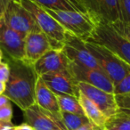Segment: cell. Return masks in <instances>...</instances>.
<instances>
[{"label":"cell","instance_id":"obj_1","mask_svg":"<svg viewBox=\"0 0 130 130\" xmlns=\"http://www.w3.org/2000/svg\"><path fill=\"white\" fill-rule=\"evenodd\" d=\"M6 61L10 67V75L4 95L23 111L36 103L35 87L38 76L33 65L8 58Z\"/></svg>","mask_w":130,"mask_h":130},{"label":"cell","instance_id":"obj_2","mask_svg":"<svg viewBox=\"0 0 130 130\" xmlns=\"http://www.w3.org/2000/svg\"><path fill=\"white\" fill-rule=\"evenodd\" d=\"M20 3L36 22L38 29L52 41L53 49H61L66 40L67 31L42 6L31 0H20Z\"/></svg>","mask_w":130,"mask_h":130},{"label":"cell","instance_id":"obj_3","mask_svg":"<svg viewBox=\"0 0 130 130\" xmlns=\"http://www.w3.org/2000/svg\"><path fill=\"white\" fill-rule=\"evenodd\" d=\"M44 9L54 17L68 33L82 40H86L91 37L97 24V22L89 13L47 8Z\"/></svg>","mask_w":130,"mask_h":130},{"label":"cell","instance_id":"obj_4","mask_svg":"<svg viewBox=\"0 0 130 130\" xmlns=\"http://www.w3.org/2000/svg\"><path fill=\"white\" fill-rule=\"evenodd\" d=\"M84 41L103 45L130 67V42L119 35L110 24L98 22L91 37Z\"/></svg>","mask_w":130,"mask_h":130},{"label":"cell","instance_id":"obj_5","mask_svg":"<svg viewBox=\"0 0 130 130\" xmlns=\"http://www.w3.org/2000/svg\"><path fill=\"white\" fill-rule=\"evenodd\" d=\"M85 45L95 58L102 71L110 78L113 85H116L130 72L129 66L105 46L89 41H85Z\"/></svg>","mask_w":130,"mask_h":130},{"label":"cell","instance_id":"obj_6","mask_svg":"<svg viewBox=\"0 0 130 130\" xmlns=\"http://www.w3.org/2000/svg\"><path fill=\"white\" fill-rule=\"evenodd\" d=\"M3 18L8 27L25 37L31 31L39 29L32 15L15 0H7Z\"/></svg>","mask_w":130,"mask_h":130},{"label":"cell","instance_id":"obj_7","mask_svg":"<svg viewBox=\"0 0 130 130\" xmlns=\"http://www.w3.org/2000/svg\"><path fill=\"white\" fill-rule=\"evenodd\" d=\"M98 22L111 24L120 21L119 0H76Z\"/></svg>","mask_w":130,"mask_h":130},{"label":"cell","instance_id":"obj_8","mask_svg":"<svg viewBox=\"0 0 130 130\" xmlns=\"http://www.w3.org/2000/svg\"><path fill=\"white\" fill-rule=\"evenodd\" d=\"M61 50L71 62L102 71L95 58L86 47L84 40L67 33L66 40Z\"/></svg>","mask_w":130,"mask_h":130},{"label":"cell","instance_id":"obj_9","mask_svg":"<svg viewBox=\"0 0 130 130\" xmlns=\"http://www.w3.org/2000/svg\"><path fill=\"white\" fill-rule=\"evenodd\" d=\"M41 79L54 94H66L78 98L79 96L78 82L70 70L54 71L40 76Z\"/></svg>","mask_w":130,"mask_h":130},{"label":"cell","instance_id":"obj_10","mask_svg":"<svg viewBox=\"0 0 130 130\" xmlns=\"http://www.w3.org/2000/svg\"><path fill=\"white\" fill-rule=\"evenodd\" d=\"M25 36L12 29L4 18L0 19V49L8 59L23 61Z\"/></svg>","mask_w":130,"mask_h":130},{"label":"cell","instance_id":"obj_11","mask_svg":"<svg viewBox=\"0 0 130 130\" xmlns=\"http://www.w3.org/2000/svg\"><path fill=\"white\" fill-rule=\"evenodd\" d=\"M78 86L80 94L93 102L107 119H110L119 113V108L114 94L107 93L83 82H78Z\"/></svg>","mask_w":130,"mask_h":130},{"label":"cell","instance_id":"obj_12","mask_svg":"<svg viewBox=\"0 0 130 130\" xmlns=\"http://www.w3.org/2000/svg\"><path fill=\"white\" fill-rule=\"evenodd\" d=\"M71 73L78 82H83L94 87L113 94L114 85L108 76L101 70L87 68L71 62L69 68Z\"/></svg>","mask_w":130,"mask_h":130},{"label":"cell","instance_id":"obj_13","mask_svg":"<svg viewBox=\"0 0 130 130\" xmlns=\"http://www.w3.org/2000/svg\"><path fill=\"white\" fill-rule=\"evenodd\" d=\"M23 117L25 123L34 130H65L61 120L36 103L23 110Z\"/></svg>","mask_w":130,"mask_h":130},{"label":"cell","instance_id":"obj_14","mask_svg":"<svg viewBox=\"0 0 130 130\" xmlns=\"http://www.w3.org/2000/svg\"><path fill=\"white\" fill-rule=\"evenodd\" d=\"M53 49L52 41L40 29L29 32L25 37L23 61L33 65L41 56Z\"/></svg>","mask_w":130,"mask_h":130},{"label":"cell","instance_id":"obj_15","mask_svg":"<svg viewBox=\"0 0 130 130\" xmlns=\"http://www.w3.org/2000/svg\"><path fill=\"white\" fill-rule=\"evenodd\" d=\"M71 61L61 49H51L33 64L35 72L38 77L59 71L69 70Z\"/></svg>","mask_w":130,"mask_h":130},{"label":"cell","instance_id":"obj_16","mask_svg":"<svg viewBox=\"0 0 130 130\" xmlns=\"http://www.w3.org/2000/svg\"><path fill=\"white\" fill-rule=\"evenodd\" d=\"M35 101L36 104L40 108L50 112L52 115L61 120V110L56 95L45 86L40 77L38 78L35 87Z\"/></svg>","mask_w":130,"mask_h":130},{"label":"cell","instance_id":"obj_17","mask_svg":"<svg viewBox=\"0 0 130 130\" xmlns=\"http://www.w3.org/2000/svg\"><path fill=\"white\" fill-rule=\"evenodd\" d=\"M78 102L82 107L84 115L88 119V120L92 124L103 129L108 119L103 115V112L98 109V107L82 94H79Z\"/></svg>","mask_w":130,"mask_h":130},{"label":"cell","instance_id":"obj_18","mask_svg":"<svg viewBox=\"0 0 130 130\" xmlns=\"http://www.w3.org/2000/svg\"><path fill=\"white\" fill-rule=\"evenodd\" d=\"M44 8L61 11H76L88 13L76 0H31Z\"/></svg>","mask_w":130,"mask_h":130},{"label":"cell","instance_id":"obj_19","mask_svg":"<svg viewBox=\"0 0 130 130\" xmlns=\"http://www.w3.org/2000/svg\"><path fill=\"white\" fill-rule=\"evenodd\" d=\"M56 98H57L61 111L78 114V115H84V111L78 98L74 96L66 95V94H57Z\"/></svg>","mask_w":130,"mask_h":130},{"label":"cell","instance_id":"obj_20","mask_svg":"<svg viewBox=\"0 0 130 130\" xmlns=\"http://www.w3.org/2000/svg\"><path fill=\"white\" fill-rule=\"evenodd\" d=\"M61 119L65 130H77L90 121L85 115L61 111Z\"/></svg>","mask_w":130,"mask_h":130},{"label":"cell","instance_id":"obj_21","mask_svg":"<svg viewBox=\"0 0 130 130\" xmlns=\"http://www.w3.org/2000/svg\"><path fill=\"white\" fill-rule=\"evenodd\" d=\"M102 130H130V115L119 112L107 119Z\"/></svg>","mask_w":130,"mask_h":130},{"label":"cell","instance_id":"obj_22","mask_svg":"<svg viewBox=\"0 0 130 130\" xmlns=\"http://www.w3.org/2000/svg\"><path fill=\"white\" fill-rule=\"evenodd\" d=\"M119 112L130 115V93L115 95Z\"/></svg>","mask_w":130,"mask_h":130},{"label":"cell","instance_id":"obj_23","mask_svg":"<svg viewBox=\"0 0 130 130\" xmlns=\"http://www.w3.org/2000/svg\"><path fill=\"white\" fill-rule=\"evenodd\" d=\"M130 93V72H128L119 82L114 85L113 94L115 95Z\"/></svg>","mask_w":130,"mask_h":130},{"label":"cell","instance_id":"obj_24","mask_svg":"<svg viewBox=\"0 0 130 130\" xmlns=\"http://www.w3.org/2000/svg\"><path fill=\"white\" fill-rule=\"evenodd\" d=\"M120 21L130 25V0H119Z\"/></svg>","mask_w":130,"mask_h":130},{"label":"cell","instance_id":"obj_25","mask_svg":"<svg viewBox=\"0 0 130 130\" xmlns=\"http://www.w3.org/2000/svg\"><path fill=\"white\" fill-rule=\"evenodd\" d=\"M119 35L125 38L126 39H127L128 41L130 42V25L126 23H124L121 21H119V22H116L114 23L110 24Z\"/></svg>","mask_w":130,"mask_h":130},{"label":"cell","instance_id":"obj_26","mask_svg":"<svg viewBox=\"0 0 130 130\" xmlns=\"http://www.w3.org/2000/svg\"><path fill=\"white\" fill-rule=\"evenodd\" d=\"M13 108L11 103L0 107V123H12Z\"/></svg>","mask_w":130,"mask_h":130},{"label":"cell","instance_id":"obj_27","mask_svg":"<svg viewBox=\"0 0 130 130\" xmlns=\"http://www.w3.org/2000/svg\"><path fill=\"white\" fill-rule=\"evenodd\" d=\"M10 67L7 61H0V81L6 83L9 78Z\"/></svg>","mask_w":130,"mask_h":130},{"label":"cell","instance_id":"obj_28","mask_svg":"<svg viewBox=\"0 0 130 130\" xmlns=\"http://www.w3.org/2000/svg\"><path fill=\"white\" fill-rule=\"evenodd\" d=\"M77 130H102V129L100 127H98V126H96L95 125L89 122V123H87V124L84 125L83 126H81V127H79Z\"/></svg>","mask_w":130,"mask_h":130},{"label":"cell","instance_id":"obj_29","mask_svg":"<svg viewBox=\"0 0 130 130\" xmlns=\"http://www.w3.org/2000/svg\"><path fill=\"white\" fill-rule=\"evenodd\" d=\"M15 126L13 123H0V130H14Z\"/></svg>","mask_w":130,"mask_h":130},{"label":"cell","instance_id":"obj_30","mask_svg":"<svg viewBox=\"0 0 130 130\" xmlns=\"http://www.w3.org/2000/svg\"><path fill=\"white\" fill-rule=\"evenodd\" d=\"M16 130H34L29 125H28L27 123H22V124L16 126Z\"/></svg>","mask_w":130,"mask_h":130},{"label":"cell","instance_id":"obj_31","mask_svg":"<svg viewBox=\"0 0 130 130\" xmlns=\"http://www.w3.org/2000/svg\"><path fill=\"white\" fill-rule=\"evenodd\" d=\"M11 103V102L8 100L7 97H6V96L4 95V94H1L0 95V107L4 106V105L7 104V103Z\"/></svg>","mask_w":130,"mask_h":130},{"label":"cell","instance_id":"obj_32","mask_svg":"<svg viewBox=\"0 0 130 130\" xmlns=\"http://www.w3.org/2000/svg\"><path fill=\"white\" fill-rule=\"evenodd\" d=\"M7 0H0V14H3L6 6Z\"/></svg>","mask_w":130,"mask_h":130},{"label":"cell","instance_id":"obj_33","mask_svg":"<svg viewBox=\"0 0 130 130\" xmlns=\"http://www.w3.org/2000/svg\"><path fill=\"white\" fill-rule=\"evenodd\" d=\"M5 90H6V83L0 81V95L4 94Z\"/></svg>","mask_w":130,"mask_h":130},{"label":"cell","instance_id":"obj_34","mask_svg":"<svg viewBox=\"0 0 130 130\" xmlns=\"http://www.w3.org/2000/svg\"><path fill=\"white\" fill-rule=\"evenodd\" d=\"M3 59H4V53H3V51L0 49V61H2Z\"/></svg>","mask_w":130,"mask_h":130},{"label":"cell","instance_id":"obj_35","mask_svg":"<svg viewBox=\"0 0 130 130\" xmlns=\"http://www.w3.org/2000/svg\"><path fill=\"white\" fill-rule=\"evenodd\" d=\"M2 16H3V14H0V19L2 18Z\"/></svg>","mask_w":130,"mask_h":130},{"label":"cell","instance_id":"obj_36","mask_svg":"<svg viewBox=\"0 0 130 130\" xmlns=\"http://www.w3.org/2000/svg\"><path fill=\"white\" fill-rule=\"evenodd\" d=\"M15 1H17V2H20V0H15Z\"/></svg>","mask_w":130,"mask_h":130},{"label":"cell","instance_id":"obj_37","mask_svg":"<svg viewBox=\"0 0 130 130\" xmlns=\"http://www.w3.org/2000/svg\"><path fill=\"white\" fill-rule=\"evenodd\" d=\"M14 130H16V126H15V129Z\"/></svg>","mask_w":130,"mask_h":130}]
</instances>
